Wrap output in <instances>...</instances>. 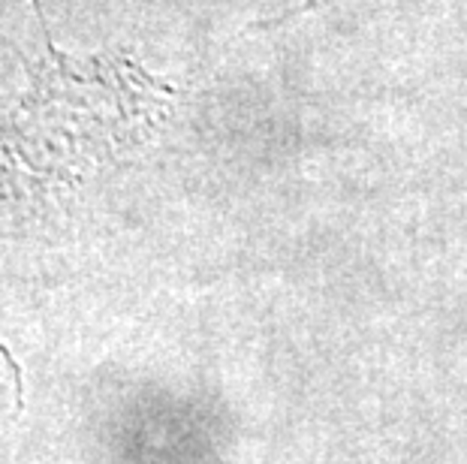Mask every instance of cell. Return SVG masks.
Listing matches in <instances>:
<instances>
[{
	"label": "cell",
	"mask_w": 467,
	"mask_h": 464,
	"mask_svg": "<svg viewBox=\"0 0 467 464\" xmlns=\"http://www.w3.org/2000/svg\"><path fill=\"white\" fill-rule=\"evenodd\" d=\"M115 70L61 55L46 25L43 57L27 70L31 88L0 127V200L64 179L76 163L124 139V118H106L109 103L124 100V85L106 88Z\"/></svg>",
	"instance_id": "1"
}]
</instances>
